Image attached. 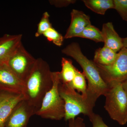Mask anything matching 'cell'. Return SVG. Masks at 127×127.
<instances>
[{"label":"cell","mask_w":127,"mask_h":127,"mask_svg":"<svg viewBox=\"0 0 127 127\" xmlns=\"http://www.w3.org/2000/svg\"><path fill=\"white\" fill-rule=\"evenodd\" d=\"M75 0H50L49 2L51 5L57 7H65L71 4H74Z\"/></svg>","instance_id":"23"},{"label":"cell","mask_w":127,"mask_h":127,"mask_svg":"<svg viewBox=\"0 0 127 127\" xmlns=\"http://www.w3.org/2000/svg\"><path fill=\"white\" fill-rule=\"evenodd\" d=\"M50 15L47 12H45L42 15V17L37 25V29L35 34L36 37H39L43 35L45 32L50 28L52 27L50 22Z\"/></svg>","instance_id":"20"},{"label":"cell","mask_w":127,"mask_h":127,"mask_svg":"<svg viewBox=\"0 0 127 127\" xmlns=\"http://www.w3.org/2000/svg\"><path fill=\"white\" fill-rule=\"evenodd\" d=\"M89 118L92 124L93 127H109L104 122L102 118L99 115L94 113Z\"/></svg>","instance_id":"22"},{"label":"cell","mask_w":127,"mask_h":127,"mask_svg":"<svg viewBox=\"0 0 127 127\" xmlns=\"http://www.w3.org/2000/svg\"><path fill=\"white\" fill-rule=\"evenodd\" d=\"M24 92V83L15 75L5 61L1 62L0 63V92L23 95Z\"/></svg>","instance_id":"8"},{"label":"cell","mask_w":127,"mask_h":127,"mask_svg":"<svg viewBox=\"0 0 127 127\" xmlns=\"http://www.w3.org/2000/svg\"><path fill=\"white\" fill-rule=\"evenodd\" d=\"M101 31L104 46L109 48L116 53L119 51L123 47V39L116 31L112 22L103 24Z\"/></svg>","instance_id":"12"},{"label":"cell","mask_w":127,"mask_h":127,"mask_svg":"<svg viewBox=\"0 0 127 127\" xmlns=\"http://www.w3.org/2000/svg\"><path fill=\"white\" fill-rule=\"evenodd\" d=\"M12 95L14 94L4 92H0V107L5 101Z\"/></svg>","instance_id":"25"},{"label":"cell","mask_w":127,"mask_h":127,"mask_svg":"<svg viewBox=\"0 0 127 127\" xmlns=\"http://www.w3.org/2000/svg\"><path fill=\"white\" fill-rule=\"evenodd\" d=\"M114 8L124 20L127 22V0H113Z\"/></svg>","instance_id":"21"},{"label":"cell","mask_w":127,"mask_h":127,"mask_svg":"<svg viewBox=\"0 0 127 127\" xmlns=\"http://www.w3.org/2000/svg\"><path fill=\"white\" fill-rule=\"evenodd\" d=\"M62 52L72 58L82 68L88 84L86 100L89 107L93 110L98 98L104 96L109 90V85L103 79L95 63L82 52L78 43L72 42L69 44L62 50Z\"/></svg>","instance_id":"1"},{"label":"cell","mask_w":127,"mask_h":127,"mask_svg":"<svg viewBox=\"0 0 127 127\" xmlns=\"http://www.w3.org/2000/svg\"><path fill=\"white\" fill-rule=\"evenodd\" d=\"M123 88L127 93V80L122 83Z\"/></svg>","instance_id":"26"},{"label":"cell","mask_w":127,"mask_h":127,"mask_svg":"<svg viewBox=\"0 0 127 127\" xmlns=\"http://www.w3.org/2000/svg\"><path fill=\"white\" fill-rule=\"evenodd\" d=\"M36 61L21 43L5 61L15 75L24 83L34 68Z\"/></svg>","instance_id":"7"},{"label":"cell","mask_w":127,"mask_h":127,"mask_svg":"<svg viewBox=\"0 0 127 127\" xmlns=\"http://www.w3.org/2000/svg\"><path fill=\"white\" fill-rule=\"evenodd\" d=\"M61 65L62 70L59 72L60 81L63 84L69 85L75 77L77 69L71 60L65 58H62Z\"/></svg>","instance_id":"15"},{"label":"cell","mask_w":127,"mask_h":127,"mask_svg":"<svg viewBox=\"0 0 127 127\" xmlns=\"http://www.w3.org/2000/svg\"><path fill=\"white\" fill-rule=\"evenodd\" d=\"M117 53L104 46L96 50L93 62L96 64L103 66L111 65L115 61Z\"/></svg>","instance_id":"14"},{"label":"cell","mask_w":127,"mask_h":127,"mask_svg":"<svg viewBox=\"0 0 127 127\" xmlns=\"http://www.w3.org/2000/svg\"><path fill=\"white\" fill-rule=\"evenodd\" d=\"M108 91L104 95V107L110 118L120 125L127 123V93L122 83L110 84Z\"/></svg>","instance_id":"4"},{"label":"cell","mask_w":127,"mask_h":127,"mask_svg":"<svg viewBox=\"0 0 127 127\" xmlns=\"http://www.w3.org/2000/svg\"><path fill=\"white\" fill-rule=\"evenodd\" d=\"M36 112L25 99L22 100L14 108L4 127H27L30 118Z\"/></svg>","instance_id":"9"},{"label":"cell","mask_w":127,"mask_h":127,"mask_svg":"<svg viewBox=\"0 0 127 127\" xmlns=\"http://www.w3.org/2000/svg\"><path fill=\"white\" fill-rule=\"evenodd\" d=\"M58 91L65 105V116L66 121L74 119L80 114L89 117L93 114L86 98L68 85L63 84L60 81Z\"/></svg>","instance_id":"5"},{"label":"cell","mask_w":127,"mask_h":127,"mask_svg":"<svg viewBox=\"0 0 127 127\" xmlns=\"http://www.w3.org/2000/svg\"><path fill=\"white\" fill-rule=\"evenodd\" d=\"M78 37L90 39L96 42H103L101 31L92 24L87 26Z\"/></svg>","instance_id":"18"},{"label":"cell","mask_w":127,"mask_h":127,"mask_svg":"<svg viewBox=\"0 0 127 127\" xmlns=\"http://www.w3.org/2000/svg\"><path fill=\"white\" fill-rule=\"evenodd\" d=\"M71 23L64 38L78 37L85 28L91 25L90 17L81 11L73 9L71 12Z\"/></svg>","instance_id":"10"},{"label":"cell","mask_w":127,"mask_h":127,"mask_svg":"<svg viewBox=\"0 0 127 127\" xmlns=\"http://www.w3.org/2000/svg\"></svg>","instance_id":"28"},{"label":"cell","mask_w":127,"mask_h":127,"mask_svg":"<svg viewBox=\"0 0 127 127\" xmlns=\"http://www.w3.org/2000/svg\"><path fill=\"white\" fill-rule=\"evenodd\" d=\"M53 86L43 97L40 107L35 115L42 118L60 120L65 116L64 101L58 91L60 82L59 72H52Z\"/></svg>","instance_id":"3"},{"label":"cell","mask_w":127,"mask_h":127,"mask_svg":"<svg viewBox=\"0 0 127 127\" xmlns=\"http://www.w3.org/2000/svg\"><path fill=\"white\" fill-rule=\"evenodd\" d=\"M68 127H86L84 119L81 117L68 120Z\"/></svg>","instance_id":"24"},{"label":"cell","mask_w":127,"mask_h":127,"mask_svg":"<svg viewBox=\"0 0 127 127\" xmlns=\"http://www.w3.org/2000/svg\"><path fill=\"white\" fill-rule=\"evenodd\" d=\"M82 1L87 8L100 15H104L108 10L114 8L113 0H83Z\"/></svg>","instance_id":"16"},{"label":"cell","mask_w":127,"mask_h":127,"mask_svg":"<svg viewBox=\"0 0 127 127\" xmlns=\"http://www.w3.org/2000/svg\"><path fill=\"white\" fill-rule=\"evenodd\" d=\"M43 35L48 40L52 42L58 46H61L63 44L64 37L53 27L49 28Z\"/></svg>","instance_id":"19"},{"label":"cell","mask_w":127,"mask_h":127,"mask_svg":"<svg viewBox=\"0 0 127 127\" xmlns=\"http://www.w3.org/2000/svg\"><path fill=\"white\" fill-rule=\"evenodd\" d=\"M86 79V77L83 72H81L77 69L73 80L70 84L67 85L75 91L77 90L78 93L80 94L81 93V95L86 99L87 87Z\"/></svg>","instance_id":"17"},{"label":"cell","mask_w":127,"mask_h":127,"mask_svg":"<svg viewBox=\"0 0 127 127\" xmlns=\"http://www.w3.org/2000/svg\"><path fill=\"white\" fill-rule=\"evenodd\" d=\"M96 65L103 79L108 85L127 81V48L123 47L117 53L116 59L111 65Z\"/></svg>","instance_id":"6"},{"label":"cell","mask_w":127,"mask_h":127,"mask_svg":"<svg viewBox=\"0 0 127 127\" xmlns=\"http://www.w3.org/2000/svg\"><path fill=\"white\" fill-rule=\"evenodd\" d=\"M123 47L127 48V37L123 38Z\"/></svg>","instance_id":"27"},{"label":"cell","mask_w":127,"mask_h":127,"mask_svg":"<svg viewBox=\"0 0 127 127\" xmlns=\"http://www.w3.org/2000/svg\"><path fill=\"white\" fill-rule=\"evenodd\" d=\"M22 34H5L0 37V62L7 60L22 42Z\"/></svg>","instance_id":"11"},{"label":"cell","mask_w":127,"mask_h":127,"mask_svg":"<svg viewBox=\"0 0 127 127\" xmlns=\"http://www.w3.org/2000/svg\"><path fill=\"white\" fill-rule=\"evenodd\" d=\"M52 72L45 61L37 58L32 71L24 82L25 100L37 111L40 107L44 96L52 87Z\"/></svg>","instance_id":"2"},{"label":"cell","mask_w":127,"mask_h":127,"mask_svg":"<svg viewBox=\"0 0 127 127\" xmlns=\"http://www.w3.org/2000/svg\"><path fill=\"white\" fill-rule=\"evenodd\" d=\"M25 99L23 94H14L6 100L0 107V127L5 124L14 108L18 103Z\"/></svg>","instance_id":"13"}]
</instances>
